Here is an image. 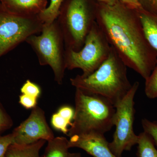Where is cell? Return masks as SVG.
<instances>
[{
  "instance_id": "1",
  "label": "cell",
  "mask_w": 157,
  "mask_h": 157,
  "mask_svg": "<svg viewBox=\"0 0 157 157\" xmlns=\"http://www.w3.org/2000/svg\"><path fill=\"white\" fill-rule=\"evenodd\" d=\"M96 22L127 67L147 79L157 55L147 40L137 10L118 0L113 5L98 3Z\"/></svg>"
},
{
  "instance_id": "2",
  "label": "cell",
  "mask_w": 157,
  "mask_h": 157,
  "mask_svg": "<svg viewBox=\"0 0 157 157\" xmlns=\"http://www.w3.org/2000/svg\"><path fill=\"white\" fill-rule=\"evenodd\" d=\"M127 68L111 47L109 56L97 70L87 76L77 75L70 82L76 89L107 98L115 107L132 87Z\"/></svg>"
},
{
  "instance_id": "3",
  "label": "cell",
  "mask_w": 157,
  "mask_h": 157,
  "mask_svg": "<svg viewBox=\"0 0 157 157\" xmlns=\"http://www.w3.org/2000/svg\"><path fill=\"white\" fill-rule=\"evenodd\" d=\"M75 102L69 137L90 132L104 134L114 126L115 107L107 98L76 89Z\"/></svg>"
},
{
  "instance_id": "4",
  "label": "cell",
  "mask_w": 157,
  "mask_h": 157,
  "mask_svg": "<svg viewBox=\"0 0 157 157\" xmlns=\"http://www.w3.org/2000/svg\"><path fill=\"white\" fill-rule=\"evenodd\" d=\"M98 3L94 0H65L56 19L66 49L78 51L96 22Z\"/></svg>"
},
{
  "instance_id": "5",
  "label": "cell",
  "mask_w": 157,
  "mask_h": 157,
  "mask_svg": "<svg viewBox=\"0 0 157 157\" xmlns=\"http://www.w3.org/2000/svg\"><path fill=\"white\" fill-rule=\"evenodd\" d=\"M36 55L41 66L51 68L54 79L58 84H63L67 69L65 45L63 36L57 20L44 24L40 35L29 37L25 41Z\"/></svg>"
},
{
  "instance_id": "6",
  "label": "cell",
  "mask_w": 157,
  "mask_h": 157,
  "mask_svg": "<svg viewBox=\"0 0 157 157\" xmlns=\"http://www.w3.org/2000/svg\"><path fill=\"white\" fill-rule=\"evenodd\" d=\"M111 49V45L96 22L88 34L81 49L75 51L66 49L67 69H79L82 70V76H88L107 59Z\"/></svg>"
},
{
  "instance_id": "7",
  "label": "cell",
  "mask_w": 157,
  "mask_h": 157,
  "mask_svg": "<svg viewBox=\"0 0 157 157\" xmlns=\"http://www.w3.org/2000/svg\"><path fill=\"white\" fill-rule=\"evenodd\" d=\"M43 25L38 15H18L9 11L0 2V58L29 37L40 33Z\"/></svg>"
},
{
  "instance_id": "8",
  "label": "cell",
  "mask_w": 157,
  "mask_h": 157,
  "mask_svg": "<svg viewBox=\"0 0 157 157\" xmlns=\"http://www.w3.org/2000/svg\"><path fill=\"white\" fill-rule=\"evenodd\" d=\"M136 81L123 99L115 106L114 119L115 131L109 148L117 157H122L124 151H130L138 143L139 136L134 131L135 110L134 98L139 86Z\"/></svg>"
},
{
  "instance_id": "9",
  "label": "cell",
  "mask_w": 157,
  "mask_h": 157,
  "mask_svg": "<svg viewBox=\"0 0 157 157\" xmlns=\"http://www.w3.org/2000/svg\"><path fill=\"white\" fill-rule=\"evenodd\" d=\"M13 144L27 145L43 140L48 141L54 138V135L48 126L45 112L39 106L32 109L25 121L16 127L12 132Z\"/></svg>"
},
{
  "instance_id": "10",
  "label": "cell",
  "mask_w": 157,
  "mask_h": 157,
  "mask_svg": "<svg viewBox=\"0 0 157 157\" xmlns=\"http://www.w3.org/2000/svg\"><path fill=\"white\" fill-rule=\"evenodd\" d=\"M70 148L83 150L94 157H117L110 150L104 134L97 132L73 135L69 140Z\"/></svg>"
},
{
  "instance_id": "11",
  "label": "cell",
  "mask_w": 157,
  "mask_h": 157,
  "mask_svg": "<svg viewBox=\"0 0 157 157\" xmlns=\"http://www.w3.org/2000/svg\"><path fill=\"white\" fill-rule=\"evenodd\" d=\"M9 11L25 16H37L47 8L48 0H0Z\"/></svg>"
},
{
  "instance_id": "12",
  "label": "cell",
  "mask_w": 157,
  "mask_h": 157,
  "mask_svg": "<svg viewBox=\"0 0 157 157\" xmlns=\"http://www.w3.org/2000/svg\"><path fill=\"white\" fill-rule=\"evenodd\" d=\"M137 11L147 40L157 55V15L142 8Z\"/></svg>"
},
{
  "instance_id": "13",
  "label": "cell",
  "mask_w": 157,
  "mask_h": 157,
  "mask_svg": "<svg viewBox=\"0 0 157 157\" xmlns=\"http://www.w3.org/2000/svg\"><path fill=\"white\" fill-rule=\"evenodd\" d=\"M46 141L41 140L27 145L12 144L8 149L6 157H41L39 152Z\"/></svg>"
},
{
  "instance_id": "14",
  "label": "cell",
  "mask_w": 157,
  "mask_h": 157,
  "mask_svg": "<svg viewBox=\"0 0 157 157\" xmlns=\"http://www.w3.org/2000/svg\"><path fill=\"white\" fill-rule=\"evenodd\" d=\"M69 140L64 137H55L48 140L41 157H69Z\"/></svg>"
},
{
  "instance_id": "15",
  "label": "cell",
  "mask_w": 157,
  "mask_h": 157,
  "mask_svg": "<svg viewBox=\"0 0 157 157\" xmlns=\"http://www.w3.org/2000/svg\"><path fill=\"white\" fill-rule=\"evenodd\" d=\"M138 136L137 157H157V149L151 137L144 132Z\"/></svg>"
},
{
  "instance_id": "16",
  "label": "cell",
  "mask_w": 157,
  "mask_h": 157,
  "mask_svg": "<svg viewBox=\"0 0 157 157\" xmlns=\"http://www.w3.org/2000/svg\"><path fill=\"white\" fill-rule=\"evenodd\" d=\"M65 0H50V4L38 15L44 24H48L57 19L60 10Z\"/></svg>"
},
{
  "instance_id": "17",
  "label": "cell",
  "mask_w": 157,
  "mask_h": 157,
  "mask_svg": "<svg viewBox=\"0 0 157 157\" xmlns=\"http://www.w3.org/2000/svg\"><path fill=\"white\" fill-rule=\"evenodd\" d=\"M145 93L147 98H157V62L148 78L145 80Z\"/></svg>"
},
{
  "instance_id": "18",
  "label": "cell",
  "mask_w": 157,
  "mask_h": 157,
  "mask_svg": "<svg viewBox=\"0 0 157 157\" xmlns=\"http://www.w3.org/2000/svg\"><path fill=\"white\" fill-rule=\"evenodd\" d=\"M51 123L54 128L67 135L69 132L68 127L71 126L72 122L63 117L56 112L52 116Z\"/></svg>"
},
{
  "instance_id": "19",
  "label": "cell",
  "mask_w": 157,
  "mask_h": 157,
  "mask_svg": "<svg viewBox=\"0 0 157 157\" xmlns=\"http://www.w3.org/2000/svg\"><path fill=\"white\" fill-rule=\"evenodd\" d=\"M23 94L31 96L38 99L41 95V89L38 84L27 79L21 88Z\"/></svg>"
},
{
  "instance_id": "20",
  "label": "cell",
  "mask_w": 157,
  "mask_h": 157,
  "mask_svg": "<svg viewBox=\"0 0 157 157\" xmlns=\"http://www.w3.org/2000/svg\"><path fill=\"white\" fill-rule=\"evenodd\" d=\"M13 122L0 101V136L12 127Z\"/></svg>"
},
{
  "instance_id": "21",
  "label": "cell",
  "mask_w": 157,
  "mask_h": 157,
  "mask_svg": "<svg viewBox=\"0 0 157 157\" xmlns=\"http://www.w3.org/2000/svg\"><path fill=\"white\" fill-rule=\"evenodd\" d=\"M141 124L144 132H146L151 137L155 145L157 147V121L144 118L141 120Z\"/></svg>"
},
{
  "instance_id": "22",
  "label": "cell",
  "mask_w": 157,
  "mask_h": 157,
  "mask_svg": "<svg viewBox=\"0 0 157 157\" xmlns=\"http://www.w3.org/2000/svg\"><path fill=\"white\" fill-rule=\"evenodd\" d=\"M13 134L0 136V157H6V152L9 147L13 143Z\"/></svg>"
},
{
  "instance_id": "23",
  "label": "cell",
  "mask_w": 157,
  "mask_h": 157,
  "mask_svg": "<svg viewBox=\"0 0 157 157\" xmlns=\"http://www.w3.org/2000/svg\"><path fill=\"white\" fill-rule=\"evenodd\" d=\"M38 99L25 94L19 96V104L26 109H33L37 106Z\"/></svg>"
},
{
  "instance_id": "24",
  "label": "cell",
  "mask_w": 157,
  "mask_h": 157,
  "mask_svg": "<svg viewBox=\"0 0 157 157\" xmlns=\"http://www.w3.org/2000/svg\"><path fill=\"white\" fill-rule=\"evenodd\" d=\"M138 2L144 10L157 15V0H138Z\"/></svg>"
},
{
  "instance_id": "25",
  "label": "cell",
  "mask_w": 157,
  "mask_h": 157,
  "mask_svg": "<svg viewBox=\"0 0 157 157\" xmlns=\"http://www.w3.org/2000/svg\"><path fill=\"white\" fill-rule=\"evenodd\" d=\"M120 2L131 9L137 10L141 8L138 0H118Z\"/></svg>"
},
{
  "instance_id": "26",
  "label": "cell",
  "mask_w": 157,
  "mask_h": 157,
  "mask_svg": "<svg viewBox=\"0 0 157 157\" xmlns=\"http://www.w3.org/2000/svg\"><path fill=\"white\" fill-rule=\"evenodd\" d=\"M98 3L107 4V5H113L116 2L117 0H94Z\"/></svg>"
},
{
  "instance_id": "27",
  "label": "cell",
  "mask_w": 157,
  "mask_h": 157,
  "mask_svg": "<svg viewBox=\"0 0 157 157\" xmlns=\"http://www.w3.org/2000/svg\"><path fill=\"white\" fill-rule=\"evenodd\" d=\"M69 157H81V155L79 153H70Z\"/></svg>"
}]
</instances>
